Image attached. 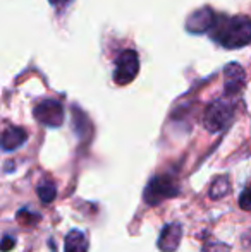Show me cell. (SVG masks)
Returning a JSON list of instances; mask_svg holds the SVG:
<instances>
[{"label": "cell", "instance_id": "obj_10", "mask_svg": "<svg viewBox=\"0 0 251 252\" xmlns=\"http://www.w3.org/2000/svg\"><path fill=\"white\" fill-rule=\"evenodd\" d=\"M64 252H88V240L83 232L71 230L66 235V251Z\"/></svg>", "mask_w": 251, "mask_h": 252}, {"label": "cell", "instance_id": "obj_9", "mask_svg": "<svg viewBox=\"0 0 251 252\" xmlns=\"http://www.w3.org/2000/svg\"><path fill=\"white\" fill-rule=\"evenodd\" d=\"M28 139V132L23 127H7L2 134V150L3 151H14L19 146H23Z\"/></svg>", "mask_w": 251, "mask_h": 252}, {"label": "cell", "instance_id": "obj_11", "mask_svg": "<svg viewBox=\"0 0 251 252\" xmlns=\"http://www.w3.org/2000/svg\"><path fill=\"white\" fill-rule=\"evenodd\" d=\"M36 194H38V197L45 202V204H48V202H52L55 199V196H57V187H55V184L52 182L50 179H45L38 184Z\"/></svg>", "mask_w": 251, "mask_h": 252}, {"label": "cell", "instance_id": "obj_1", "mask_svg": "<svg viewBox=\"0 0 251 252\" xmlns=\"http://www.w3.org/2000/svg\"><path fill=\"white\" fill-rule=\"evenodd\" d=\"M210 36L225 48L246 47L251 43V19L243 14L234 17L217 16Z\"/></svg>", "mask_w": 251, "mask_h": 252}, {"label": "cell", "instance_id": "obj_6", "mask_svg": "<svg viewBox=\"0 0 251 252\" xmlns=\"http://www.w3.org/2000/svg\"><path fill=\"white\" fill-rule=\"evenodd\" d=\"M215 21H217V14H215L210 7H201L200 10L193 12L188 17L186 30H188L189 33H194V34L207 33V31H212Z\"/></svg>", "mask_w": 251, "mask_h": 252}, {"label": "cell", "instance_id": "obj_3", "mask_svg": "<svg viewBox=\"0 0 251 252\" xmlns=\"http://www.w3.org/2000/svg\"><path fill=\"white\" fill-rule=\"evenodd\" d=\"M140 70V59L138 53L134 50H126L119 55L117 62H115V72H114V81L119 86H124L134 81V77L138 76Z\"/></svg>", "mask_w": 251, "mask_h": 252}, {"label": "cell", "instance_id": "obj_5", "mask_svg": "<svg viewBox=\"0 0 251 252\" xmlns=\"http://www.w3.org/2000/svg\"><path fill=\"white\" fill-rule=\"evenodd\" d=\"M35 119L47 127H61L64 122V108L57 100H41L35 106Z\"/></svg>", "mask_w": 251, "mask_h": 252}, {"label": "cell", "instance_id": "obj_12", "mask_svg": "<svg viewBox=\"0 0 251 252\" xmlns=\"http://www.w3.org/2000/svg\"><path fill=\"white\" fill-rule=\"evenodd\" d=\"M229 189H231V186H229L227 177H218V179L214 180L210 187V197L212 199H220L229 192Z\"/></svg>", "mask_w": 251, "mask_h": 252}, {"label": "cell", "instance_id": "obj_15", "mask_svg": "<svg viewBox=\"0 0 251 252\" xmlns=\"http://www.w3.org/2000/svg\"><path fill=\"white\" fill-rule=\"evenodd\" d=\"M16 246V240L12 239V237L5 235L3 237V242H2V252H9L12 247Z\"/></svg>", "mask_w": 251, "mask_h": 252}, {"label": "cell", "instance_id": "obj_13", "mask_svg": "<svg viewBox=\"0 0 251 252\" xmlns=\"http://www.w3.org/2000/svg\"><path fill=\"white\" fill-rule=\"evenodd\" d=\"M239 206H241V209H245V211H251V184L245 187V190H243L241 196H239Z\"/></svg>", "mask_w": 251, "mask_h": 252}, {"label": "cell", "instance_id": "obj_14", "mask_svg": "<svg viewBox=\"0 0 251 252\" xmlns=\"http://www.w3.org/2000/svg\"><path fill=\"white\" fill-rule=\"evenodd\" d=\"M201 252H229V246L220 244V242H208V244H205Z\"/></svg>", "mask_w": 251, "mask_h": 252}, {"label": "cell", "instance_id": "obj_4", "mask_svg": "<svg viewBox=\"0 0 251 252\" xmlns=\"http://www.w3.org/2000/svg\"><path fill=\"white\" fill-rule=\"evenodd\" d=\"M232 113H234V108H232L231 103L224 100L214 101L207 108V113H205V127L210 132H217V130L224 129L231 122Z\"/></svg>", "mask_w": 251, "mask_h": 252}, {"label": "cell", "instance_id": "obj_8", "mask_svg": "<svg viewBox=\"0 0 251 252\" xmlns=\"http://www.w3.org/2000/svg\"><path fill=\"white\" fill-rule=\"evenodd\" d=\"M182 239V226L179 223H169L164 226L158 239V249L162 252H176Z\"/></svg>", "mask_w": 251, "mask_h": 252}, {"label": "cell", "instance_id": "obj_7", "mask_svg": "<svg viewBox=\"0 0 251 252\" xmlns=\"http://www.w3.org/2000/svg\"><path fill=\"white\" fill-rule=\"evenodd\" d=\"M224 93L234 96L245 88V70L239 63H227L224 69Z\"/></svg>", "mask_w": 251, "mask_h": 252}, {"label": "cell", "instance_id": "obj_16", "mask_svg": "<svg viewBox=\"0 0 251 252\" xmlns=\"http://www.w3.org/2000/svg\"><path fill=\"white\" fill-rule=\"evenodd\" d=\"M48 2H50L52 5H55V7H62V5H66L69 0H48Z\"/></svg>", "mask_w": 251, "mask_h": 252}, {"label": "cell", "instance_id": "obj_2", "mask_svg": "<svg viewBox=\"0 0 251 252\" xmlns=\"http://www.w3.org/2000/svg\"><path fill=\"white\" fill-rule=\"evenodd\" d=\"M179 194V186L171 175H157L148 182L144 189V201L150 206H157L162 201L176 197Z\"/></svg>", "mask_w": 251, "mask_h": 252}]
</instances>
